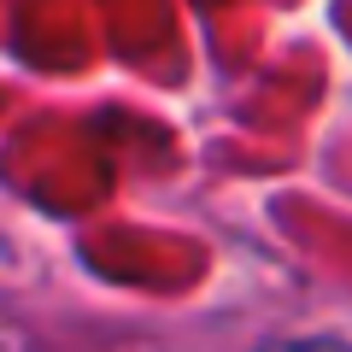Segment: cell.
Returning <instances> with one entry per match:
<instances>
[{
    "label": "cell",
    "instance_id": "obj_1",
    "mask_svg": "<svg viewBox=\"0 0 352 352\" xmlns=\"http://www.w3.org/2000/svg\"><path fill=\"white\" fill-rule=\"evenodd\" d=\"M264 352H352V346H340V340H276Z\"/></svg>",
    "mask_w": 352,
    "mask_h": 352
}]
</instances>
